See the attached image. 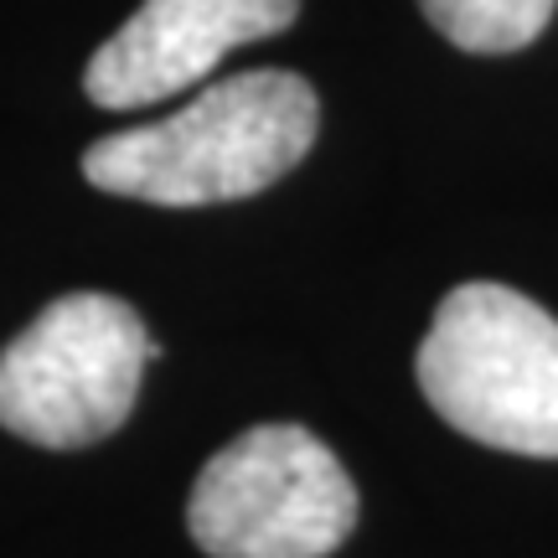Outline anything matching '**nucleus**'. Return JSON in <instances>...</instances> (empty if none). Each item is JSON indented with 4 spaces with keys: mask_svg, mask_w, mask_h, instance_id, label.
<instances>
[{
    "mask_svg": "<svg viewBox=\"0 0 558 558\" xmlns=\"http://www.w3.org/2000/svg\"><path fill=\"white\" fill-rule=\"evenodd\" d=\"M418 388L460 435L558 460V320L538 300L492 279L450 290L418 347Z\"/></svg>",
    "mask_w": 558,
    "mask_h": 558,
    "instance_id": "nucleus-2",
    "label": "nucleus"
},
{
    "mask_svg": "<svg viewBox=\"0 0 558 558\" xmlns=\"http://www.w3.org/2000/svg\"><path fill=\"white\" fill-rule=\"evenodd\" d=\"M558 0H418L424 21L460 52L501 58L543 37Z\"/></svg>",
    "mask_w": 558,
    "mask_h": 558,
    "instance_id": "nucleus-6",
    "label": "nucleus"
},
{
    "mask_svg": "<svg viewBox=\"0 0 558 558\" xmlns=\"http://www.w3.org/2000/svg\"><path fill=\"white\" fill-rule=\"evenodd\" d=\"M160 347L114 295H62L0 352V429L83 450L120 429Z\"/></svg>",
    "mask_w": 558,
    "mask_h": 558,
    "instance_id": "nucleus-3",
    "label": "nucleus"
},
{
    "mask_svg": "<svg viewBox=\"0 0 558 558\" xmlns=\"http://www.w3.org/2000/svg\"><path fill=\"white\" fill-rule=\"evenodd\" d=\"M316 130V88L300 73L259 68L202 88L171 120L94 140L83 177L99 192L156 207L239 202L290 177L311 156Z\"/></svg>",
    "mask_w": 558,
    "mask_h": 558,
    "instance_id": "nucleus-1",
    "label": "nucleus"
},
{
    "mask_svg": "<svg viewBox=\"0 0 558 558\" xmlns=\"http://www.w3.org/2000/svg\"><path fill=\"white\" fill-rule=\"evenodd\" d=\"M186 527L213 558H326L357 527V486L300 424H259L202 465Z\"/></svg>",
    "mask_w": 558,
    "mask_h": 558,
    "instance_id": "nucleus-4",
    "label": "nucleus"
},
{
    "mask_svg": "<svg viewBox=\"0 0 558 558\" xmlns=\"http://www.w3.org/2000/svg\"><path fill=\"white\" fill-rule=\"evenodd\" d=\"M300 16V0H145L88 58L83 94L99 109H145L202 83L233 47Z\"/></svg>",
    "mask_w": 558,
    "mask_h": 558,
    "instance_id": "nucleus-5",
    "label": "nucleus"
}]
</instances>
